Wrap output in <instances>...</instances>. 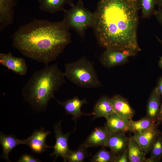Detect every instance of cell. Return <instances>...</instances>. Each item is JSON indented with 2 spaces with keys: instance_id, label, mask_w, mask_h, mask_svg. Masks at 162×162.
Here are the masks:
<instances>
[{
  "instance_id": "cell-25",
  "label": "cell",
  "mask_w": 162,
  "mask_h": 162,
  "mask_svg": "<svg viewBox=\"0 0 162 162\" xmlns=\"http://www.w3.org/2000/svg\"><path fill=\"white\" fill-rule=\"evenodd\" d=\"M86 149L81 145L78 149L70 150L66 157L65 162H83L88 155Z\"/></svg>"
},
{
  "instance_id": "cell-24",
  "label": "cell",
  "mask_w": 162,
  "mask_h": 162,
  "mask_svg": "<svg viewBox=\"0 0 162 162\" xmlns=\"http://www.w3.org/2000/svg\"><path fill=\"white\" fill-rule=\"evenodd\" d=\"M142 16L143 18H148L154 14L157 5L158 0H137Z\"/></svg>"
},
{
  "instance_id": "cell-28",
  "label": "cell",
  "mask_w": 162,
  "mask_h": 162,
  "mask_svg": "<svg viewBox=\"0 0 162 162\" xmlns=\"http://www.w3.org/2000/svg\"><path fill=\"white\" fill-rule=\"evenodd\" d=\"M128 156L127 148L120 154L115 157L113 162H128Z\"/></svg>"
},
{
  "instance_id": "cell-3",
  "label": "cell",
  "mask_w": 162,
  "mask_h": 162,
  "mask_svg": "<svg viewBox=\"0 0 162 162\" xmlns=\"http://www.w3.org/2000/svg\"><path fill=\"white\" fill-rule=\"evenodd\" d=\"M65 78L57 64L46 66L30 77L22 88V96L34 109L43 111L55 93L66 82Z\"/></svg>"
},
{
  "instance_id": "cell-4",
  "label": "cell",
  "mask_w": 162,
  "mask_h": 162,
  "mask_svg": "<svg viewBox=\"0 0 162 162\" xmlns=\"http://www.w3.org/2000/svg\"><path fill=\"white\" fill-rule=\"evenodd\" d=\"M64 65L65 77L77 86L91 88L101 86L93 62L85 56Z\"/></svg>"
},
{
  "instance_id": "cell-27",
  "label": "cell",
  "mask_w": 162,
  "mask_h": 162,
  "mask_svg": "<svg viewBox=\"0 0 162 162\" xmlns=\"http://www.w3.org/2000/svg\"><path fill=\"white\" fill-rule=\"evenodd\" d=\"M40 160L30 154H22L19 159L16 161L18 162H38Z\"/></svg>"
},
{
  "instance_id": "cell-2",
  "label": "cell",
  "mask_w": 162,
  "mask_h": 162,
  "mask_svg": "<svg viewBox=\"0 0 162 162\" xmlns=\"http://www.w3.org/2000/svg\"><path fill=\"white\" fill-rule=\"evenodd\" d=\"M69 29L63 20L34 19L12 35V45L24 56L48 66L71 42Z\"/></svg>"
},
{
  "instance_id": "cell-31",
  "label": "cell",
  "mask_w": 162,
  "mask_h": 162,
  "mask_svg": "<svg viewBox=\"0 0 162 162\" xmlns=\"http://www.w3.org/2000/svg\"><path fill=\"white\" fill-rule=\"evenodd\" d=\"M157 121L159 123L162 122V103L160 106Z\"/></svg>"
},
{
  "instance_id": "cell-33",
  "label": "cell",
  "mask_w": 162,
  "mask_h": 162,
  "mask_svg": "<svg viewBox=\"0 0 162 162\" xmlns=\"http://www.w3.org/2000/svg\"><path fill=\"white\" fill-rule=\"evenodd\" d=\"M157 5L158 8L162 7V0H158Z\"/></svg>"
},
{
  "instance_id": "cell-23",
  "label": "cell",
  "mask_w": 162,
  "mask_h": 162,
  "mask_svg": "<svg viewBox=\"0 0 162 162\" xmlns=\"http://www.w3.org/2000/svg\"><path fill=\"white\" fill-rule=\"evenodd\" d=\"M149 158H145L144 162L159 161L162 157V134L160 133L154 140L150 150Z\"/></svg>"
},
{
  "instance_id": "cell-15",
  "label": "cell",
  "mask_w": 162,
  "mask_h": 162,
  "mask_svg": "<svg viewBox=\"0 0 162 162\" xmlns=\"http://www.w3.org/2000/svg\"><path fill=\"white\" fill-rule=\"evenodd\" d=\"M160 134L157 128L140 133H134L131 137L140 146L146 154L150 150L156 137Z\"/></svg>"
},
{
  "instance_id": "cell-14",
  "label": "cell",
  "mask_w": 162,
  "mask_h": 162,
  "mask_svg": "<svg viewBox=\"0 0 162 162\" xmlns=\"http://www.w3.org/2000/svg\"><path fill=\"white\" fill-rule=\"evenodd\" d=\"M115 112L123 118L132 119L134 116V110L128 101L119 95L110 98Z\"/></svg>"
},
{
  "instance_id": "cell-21",
  "label": "cell",
  "mask_w": 162,
  "mask_h": 162,
  "mask_svg": "<svg viewBox=\"0 0 162 162\" xmlns=\"http://www.w3.org/2000/svg\"><path fill=\"white\" fill-rule=\"evenodd\" d=\"M160 101L161 95L158 94L154 89L148 101L146 116L152 119L157 121Z\"/></svg>"
},
{
  "instance_id": "cell-30",
  "label": "cell",
  "mask_w": 162,
  "mask_h": 162,
  "mask_svg": "<svg viewBox=\"0 0 162 162\" xmlns=\"http://www.w3.org/2000/svg\"><path fill=\"white\" fill-rule=\"evenodd\" d=\"M154 89L158 94L162 95V76L159 79L157 86Z\"/></svg>"
},
{
  "instance_id": "cell-10",
  "label": "cell",
  "mask_w": 162,
  "mask_h": 162,
  "mask_svg": "<svg viewBox=\"0 0 162 162\" xmlns=\"http://www.w3.org/2000/svg\"><path fill=\"white\" fill-rule=\"evenodd\" d=\"M129 139L125 136L124 132L110 133L105 146L110 149L115 158L127 148Z\"/></svg>"
},
{
  "instance_id": "cell-17",
  "label": "cell",
  "mask_w": 162,
  "mask_h": 162,
  "mask_svg": "<svg viewBox=\"0 0 162 162\" xmlns=\"http://www.w3.org/2000/svg\"><path fill=\"white\" fill-rule=\"evenodd\" d=\"M38 2L40 10L52 14L64 11L66 5L72 7L74 4L73 0H38Z\"/></svg>"
},
{
  "instance_id": "cell-13",
  "label": "cell",
  "mask_w": 162,
  "mask_h": 162,
  "mask_svg": "<svg viewBox=\"0 0 162 162\" xmlns=\"http://www.w3.org/2000/svg\"><path fill=\"white\" fill-rule=\"evenodd\" d=\"M110 133L105 127L96 128L81 145L86 148L105 146Z\"/></svg>"
},
{
  "instance_id": "cell-5",
  "label": "cell",
  "mask_w": 162,
  "mask_h": 162,
  "mask_svg": "<svg viewBox=\"0 0 162 162\" xmlns=\"http://www.w3.org/2000/svg\"><path fill=\"white\" fill-rule=\"evenodd\" d=\"M63 20L70 29L74 30L82 38L84 37L86 31L92 28L95 20L94 12L84 7L82 0H79L76 4L64 11Z\"/></svg>"
},
{
  "instance_id": "cell-18",
  "label": "cell",
  "mask_w": 162,
  "mask_h": 162,
  "mask_svg": "<svg viewBox=\"0 0 162 162\" xmlns=\"http://www.w3.org/2000/svg\"><path fill=\"white\" fill-rule=\"evenodd\" d=\"M114 112L110 98L104 95L101 97L96 102L92 114L94 115V119L100 117L106 118Z\"/></svg>"
},
{
  "instance_id": "cell-11",
  "label": "cell",
  "mask_w": 162,
  "mask_h": 162,
  "mask_svg": "<svg viewBox=\"0 0 162 162\" xmlns=\"http://www.w3.org/2000/svg\"><path fill=\"white\" fill-rule=\"evenodd\" d=\"M58 104L64 108L65 114L72 116L73 119L75 121L83 115H90L91 114L84 113L81 111V108L84 104L87 103L86 98L80 100L75 96L73 98L67 100L63 102L57 100Z\"/></svg>"
},
{
  "instance_id": "cell-20",
  "label": "cell",
  "mask_w": 162,
  "mask_h": 162,
  "mask_svg": "<svg viewBox=\"0 0 162 162\" xmlns=\"http://www.w3.org/2000/svg\"><path fill=\"white\" fill-rule=\"evenodd\" d=\"M152 119L147 116L136 121L130 120L128 131L134 133H140L157 128L158 122Z\"/></svg>"
},
{
  "instance_id": "cell-22",
  "label": "cell",
  "mask_w": 162,
  "mask_h": 162,
  "mask_svg": "<svg viewBox=\"0 0 162 162\" xmlns=\"http://www.w3.org/2000/svg\"><path fill=\"white\" fill-rule=\"evenodd\" d=\"M127 149L129 162H143L146 154L134 140L130 138Z\"/></svg>"
},
{
  "instance_id": "cell-26",
  "label": "cell",
  "mask_w": 162,
  "mask_h": 162,
  "mask_svg": "<svg viewBox=\"0 0 162 162\" xmlns=\"http://www.w3.org/2000/svg\"><path fill=\"white\" fill-rule=\"evenodd\" d=\"M115 156L111 151L102 149L94 154L90 160L92 162H112Z\"/></svg>"
},
{
  "instance_id": "cell-9",
  "label": "cell",
  "mask_w": 162,
  "mask_h": 162,
  "mask_svg": "<svg viewBox=\"0 0 162 162\" xmlns=\"http://www.w3.org/2000/svg\"><path fill=\"white\" fill-rule=\"evenodd\" d=\"M0 64L20 76L25 75L27 72L28 67L25 59L15 56L11 52L0 53Z\"/></svg>"
},
{
  "instance_id": "cell-19",
  "label": "cell",
  "mask_w": 162,
  "mask_h": 162,
  "mask_svg": "<svg viewBox=\"0 0 162 162\" xmlns=\"http://www.w3.org/2000/svg\"><path fill=\"white\" fill-rule=\"evenodd\" d=\"M0 143L2 148V157L6 160L10 162L8 154L16 146L21 144H24V141L16 138L13 135H6L1 132Z\"/></svg>"
},
{
  "instance_id": "cell-1",
  "label": "cell",
  "mask_w": 162,
  "mask_h": 162,
  "mask_svg": "<svg viewBox=\"0 0 162 162\" xmlns=\"http://www.w3.org/2000/svg\"><path fill=\"white\" fill-rule=\"evenodd\" d=\"M140 9L137 0H99L92 28L99 44L106 49L140 51Z\"/></svg>"
},
{
  "instance_id": "cell-16",
  "label": "cell",
  "mask_w": 162,
  "mask_h": 162,
  "mask_svg": "<svg viewBox=\"0 0 162 162\" xmlns=\"http://www.w3.org/2000/svg\"><path fill=\"white\" fill-rule=\"evenodd\" d=\"M105 127L110 133L128 131L130 120L122 118L115 112L106 118Z\"/></svg>"
},
{
  "instance_id": "cell-8",
  "label": "cell",
  "mask_w": 162,
  "mask_h": 162,
  "mask_svg": "<svg viewBox=\"0 0 162 162\" xmlns=\"http://www.w3.org/2000/svg\"><path fill=\"white\" fill-rule=\"evenodd\" d=\"M50 133L44 128L35 130L30 137L24 140V144L27 145L34 153H42L48 148H53L46 143V138Z\"/></svg>"
},
{
  "instance_id": "cell-6",
  "label": "cell",
  "mask_w": 162,
  "mask_h": 162,
  "mask_svg": "<svg viewBox=\"0 0 162 162\" xmlns=\"http://www.w3.org/2000/svg\"><path fill=\"white\" fill-rule=\"evenodd\" d=\"M137 53L129 50L107 49L100 55L99 59L103 66L110 68L124 64L129 57L135 56Z\"/></svg>"
},
{
  "instance_id": "cell-12",
  "label": "cell",
  "mask_w": 162,
  "mask_h": 162,
  "mask_svg": "<svg viewBox=\"0 0 162 162\" xmlns=\"http://www.w3.org/2000/svg\"><path fill=\"white\" fill-rule=\"evenodd\" d=\"M16 0H0V31L11 25L14 20L13 8Z\"/></svg>"
},
{
  "instance_id": "cell-7",
  "label": "cell",
  "mask_w": 162,
  "mask_h": 162,
  "mask_svg": "<svg viewBox=\"0 0 162 162\" xmlns=\"http://www.w3.org/2000/svg\"><path fill=\"white\" fill-rule=\"evenodd\" d=\"M61 122L60 121L56 123L53 127L56 142L53 148L54 151L50 155L55 156V160L58 157H62L64 161L65 162L66 157L71 150L69 148L68 140L69 136L71 133H63L61 127Z\"/></svg>"
},
{
  "instance_id": "cell-32",
  "label": "cell",
  "mask_w": 162,
  "mask_h": 162,
  "mask_svg": "<svg viewBox=\"0 0 162 162\" xmlns=\"http://www.w3.org/2000/svg\"><path fill=\"white\" fill-rule=\"evenodd\" d=\"M157 40L160 43L162 46V40H161L158 36H156ZM158 65L160 68L162 69V56L160 58V59L158 62Z\"/></svg>"
},
{
  "instance_id": "cell-29",
  "label": "cell",
  "mask_w": 162,
  "mask_h": 162,
  "mask_svg": "<svg viewBox=\"0 0 162 162\" xmlns=\"http://www.w3.org/2000/svg\"><path fill=\"white\" fill-rule=\"evenodd\" d=\"M158 22L162 25V7L156 9L153 14Z\"/></svg>"
}]
</instances>
